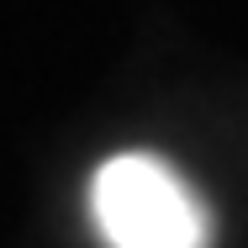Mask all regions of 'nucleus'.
<instances>
[{"mask_svg":"<svg viewBox=\"0 0 248 248\" xmlns=\"http://www.w3.org/2000/svg\"><path fill=\"white\" fill-rule=\"evenodd\" d=\"M95 222L111 248H206V217L196 196L148 153H122L100 164Z\"/></svg>","mask_w":248,"mask_h":248,"instance_id":"1","label":"nucleus"}]
</instances>
